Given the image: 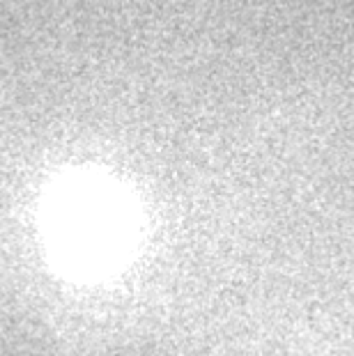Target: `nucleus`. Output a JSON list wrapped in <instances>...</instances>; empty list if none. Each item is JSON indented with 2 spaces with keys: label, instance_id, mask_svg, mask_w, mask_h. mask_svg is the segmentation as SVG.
I'll list each match as a JSON object with an SVG mask.
<instances>
[{
  "label": "nucleus",
  "instance_id": "obj_1",
  "mask_svg": "<svg viewBox=\"0 0 354 356\" xmlns=\"http://www.w3.org/2000/svg\"><path fill=\"white\" fill-rule=\"evenodd\" d=\"M47 230L58 257L79 271H104L131 239L129 207L106 186L74 181L47 207Z\"/></svg>",
  "mask_w": 354,
  "mask_h": 356
}]
</instances>
